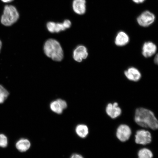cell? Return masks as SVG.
<instances>
[{"label":"cell","instance_id":"3","mask_svg":"<svg viewBox=\"0 0 158 158\" xmlns=\"http://www.w3.org/2000/svg\"><path fill=\"white\" fill-rule=\"evenodd\" d=\"M19 14L15 6L6 4L5 6L1 18V23L6 27H10L19 20Z\"/></svg>","mask_w":158,"mask_h":158},{"label":"cell","instance_id":"16","mask_svg":"<svg viewBox=\"0 0 158 158\" xmlns=\"http://www.w3.org/2000/svg\"><path fill=\"white\" fill-rule=\"evenodd\" d=\"M76 133L81 138H85L87 136L89 129L87 126L83 124H79L76 128Z\"/></svg>","mask_w":158,"mask_h":158},{"label":"cell","instance_id":"8","mask_svg":"<svg viewBox=\"0 0 158 158\" xmlns=\"http://www.w3.org/2000/svg\"><path fill=\"white\" fill-rule=\"evenodd\" d=\"M72 8L76 15H84L86 11V0H73Z\"/></svg>","mask_w":158,"mask_h":158},{"label":"cell","instance_id":"2","mask_svg":"<svg viewBox=\"0 0 158 158\" xmlns=\"http://www.w3.org/2000/svg\"><path fill=\"white\" fill-rule=\"evenodd\" d=\"M44 49L45 55L54 60L60 61L64 58L62 47L55 39H49L47 40L45 43Z\"/></svg>","mask_w":158,"mask_h":158},{"label":"cell","instance_id":"22","mask_svg":"<svg viewBox=\"0 0 158 158\" xmlns=\"http://www.w3.org/2000/svg\"><path fill=\"white\" fill-rule=\"evenodd\" d=\"M134 2L136 3H143L145 0H132Z\"/></svg>","mask_w":158,"mask_h":158},{"label":"cell","instance_id":"11","mask_svg":"<svg viewBox=\"0 0 158 158\" xmlns=\"http://www.w3.org/2000/svg\"><path fill=\"white\" fill-rule=\"evenodd\" d=\"M106 111L108 115L112 118H117L122 112L121 109L118 107L117 102L108 104L106 107Z\"/></svg>","mask_w":158,"mask_h":158},{"label":"cell","instance_id":"14","mask_svg":"<svg viewBox=\"0 0 158 158\" xmlns=\"http://www.w3.org/2000/svg\"><path fill=\"white\" fill-rule=\"evenodd\" d=\"M129 41V37L125 32L120 31L118 33L114 43L118 46H123L127 44Z\"/></svg>","mask_w":158,"mask_h":158},{"label":"cell","instance_id":"15","mask_svg":"<svg viewBox=\"0 0 158 158\" xmlns=\"http://www.w3.org/2000/svg\"><path fill=\"white\" fill-rule=\"evenodd\" d=\"M31 143L29 140L22 138L17 141L15 144L17 149L21 152H25L30 148Z\"/></svg>","mask_w":158,"mask_h":158},{"label":"cell","instance_id":"18","mask_svg":"<svg viewBox=\"0 0 158 158\" xmlns=\"http://www.w3.org/2000/svg\"><path fill=\"white\" fill-rule=\"evenodd\" d=\"M9 93L6 89L0 85V104H2L7 99Z\"/></svg>","mask_w":158,"mask_h":158},{"label":"cell","instance_id":"6","mask_svg":"<svg viewBox=\"0 0 158 158\" xmlns=\"http://www.w3.org/2000/svg\"><path fill=\"white\" fill-rule=\"evenodd\" d=\"M135 143L141 145H145L151 143L152 136L149 131L144 130H138L135 135Z\"/></svg>","mask_w":158,"mask_h":158},{"label":"cell","instance_id":"1","mask_svg":"<svg viewBox=\"0 0 158 158\" xmlns=\"http://www.w3.org/2000/svg\"><path fill=\"white\" fill-rule=\"evenodd\" d=\"M135 122L138 125L155 130L158 128V120L152 112L147 109H137L135 112Z\"/></svg>","mask_w":158,"mask_h":158},{"label":"cell","instance_id":"23","mask_svg":"<svg viewBox=\"0 0 158 158\" xmlns=\"http://www.w3.org/2000/svg\"><path fill=\"white\" fill-rule=\"evenodd\" d=\"M154 62L156 64L158 65V54L156 55L155 59H154Z\"/></svg>","mask_w":158,"mask_h":158},{"label":"cell","instance_id":"4","mask_svg":"<svg viewBox=\"0 0 158 158\" xmlns=\"http://www.w3.org/2000/svg\"><path fill=\"white\" fill-rule=\"evenodd\" d=\"M71 26L72 22L70 20L66 19L62 23L49 21L47 23V28L50 32L58 33L70 28Z\"/></svg>","mask_w":158,"mask_h":158},{"label":"cell","instance_id":"24","mask_svg":"<svg viewBox=\"0 0 158 158\" xmlns=\"http://www.w3.org/2000/svg\"><path fill=\"white\" fill-rule=\"evenodd\" d=\"M2 47V42L1 40H0V52H1V50Z\"/></svg>","mask_w":158,"mask_h":158},{"label":"cell","instance_id":"21","mask_svg":"<svg viewBox=\"0 0 158 158\" xmlns=\"http://www.w3.org/2000/svg\"><path fill=\"white\" fill-rule=\"evenodd\" d=\"M1 1L3 3L6 4H8L13 2L14 0H1Z\"/></svg>","mask_w":158,"mask_h":158},{"label":"cell","instance_id":"19","mask_svg":"<svg viewBox=\"0 0 158 158\" xmlns=\"http://www.w3.org/2000/svg\"><path fill=\"white\" fill-rule=\"evenodd\" d=\"M8 144L7 138L4 134H0V147L5 148Z\"/></svg>","mask_w":158,"mask_h":158},{"label":"cell","instance_id":"13","mask_svg":"<svg viewBox=\"0 0 158 158\" xmlns=\"http://www.w3.org/2000/svg\"><path fill=\"white\" fill-rule=\"evenodd\" d=\"M126 78L128 80L133 81L137 82L140 80L141 77V75L139 71L137 69L135 68H130L124 72Z\"/></svg>","mask_w":158,"mask_h":158},{"label":"cell","instance_id":"7","mask_svg":"<svg viewBox=\"0 0 158 158\" xmlns=\"http://www.w3.org/2000/svg\"><path fill=\"white\" fill-rule=\"evenodd\" d=\"M131 134V129L126 124H122L118 128L116 135L118 139L122 142L127 141Z\"/></svg>","mask_w":158,"mask_h":158},{"label":"cell","instance_id":"9","mask_svg":"<svg viewBox=\"0 0 158 158\" xmlns=\"http://www.w3.org/2000/svg\"><path fill=\"white\" fill-rule=\"evenodd\" d=\"M68 106L66 102L60 99L51 102L50 107L51 110L55 113L60 114H62L63 110L66 109Z\"/></svg>","mask_w":158,"mask_h":158},{"label":"cell","instance_id":"12","mask_svg":"<svg viewBox=\"0 0 158 158\" xmlns=\"http://www.w3.org/2000/svg\"><path fill=\"white\" fill-rule=\"evenodd\" d=\"M142 54L145 58H149L155 54L157 51L156 45L151 41L144 43L143 47Z\"/></svg>","mask_w":158,"mask_h":158},{"label":"cell","instance_id":"17","mask_svg":"<svg viewBox=\"0 0 158 158\" xmlns=\"http://www.w3.org/2000/svg\"><path fill=\"white\" fill-rule=\"evenodd\" d=\"M138 158H152V152L147 148L140 149L138 152Z\"/></svg>","mask_w":158,"mask_h":158},{"label":"cell","instance_id":"10","mask_svg":"<svg viewBox=\"0 0 158 158\" xmlns=\"http://www.w3.org/2000/svg\"><path fill=\"white\" fill-rule=\"evenodd\" d=\"M88 56L87 49L83 45H80L75 49L73 52V58L77 62H80Z\"/></svg>","mask_w":158,"mask_h":158},{"label":"cell","instance_id":"20","mask_svg":"<svg viewBox=\"0 0 158 158\" xmlns=\"http://www.w3.org/2000/svg\"><path fill=\"white\" fill-rule=\"evenodd\" d=\"M70 158H84L81 155L78 154H74Z\"/></svg>","mask_w":158,"mask_h":158},{"label":"cell","instance_id":"5","mask_svg":"<svg viewBox=\"0 0 158 158\" xmlns=\"http://www.w3.org/2000/svg\"><path fill=\"white\" fill-rule=\"evenodd\" d=\"M155 19V15L153 14L149 11H146L138 17L137 21L138 24L141 26L148 27L152 24Z\"/></svg>","mask_w":158,"mask_h":158}]
</instances>
